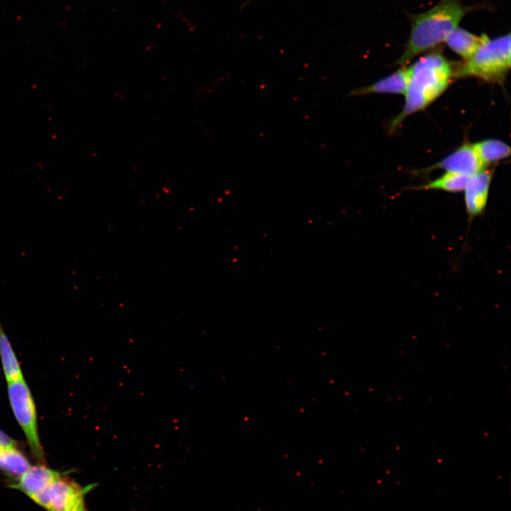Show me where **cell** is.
<instances>
[{
    "label": "cell",
    "instance_id": "cell-12",
    "mask_svg": "<svg viewBox=\"0 0 511 511\" xmlns=\"http://www.w3.org/2000/svg\"><path fill=\"white\" fill-rule=\"evenodd\" d=\"M31 466L26 456L16 447H0V470L6 474L18 478Z\"/></svg>",
    "mask_w": 511,
    "mask_h": 511
},
{
    "label": "cell",
    "instance_id": "cell-3",
    "mask_svg": "<svg viewBox=\"0 0 511 511\" xmlns=\"http://www.w3.org/2000/svg\"><path fill=\"white\" fill-rule=\"evenodd\" d=\"M510 69V35L488 38L468 59L454 68V77H476L501 83Z\"/></svg>",
    "mask_w": 511,
    "mask_h": 511
},
{
    "label": "cell",
    "instance_id": "cell-13",
    "mask_svg": "<svg viewBox=\"0 0 511 511\" xmlns=\"http://www.w3.org/2000/svg\"><path fill=\"white\" fill-rule=\"evenodd\" d=\"M473 146L485 166L510 155V147L506 143L497 139L483 140L473 143Z\"/></svg>",
    "mask_w": 511,
    "mask_h": 511
},
{
    "label": "cell",
    "instance_id": "cell-10",
    "mask_svg": "<svg viewBox=\"0 0 511 511\" xmlns=\"http://www.w3.org/2000/svg\"><path fill=\"white\" fill-rule=\"evenodd\" d=\"M489 38L485 34L478 35L462 28H456L446 39L447 45L463 60L470 58Z\"/></svg>",
    "mask_w": 511,
    "mask_h": 511
},
{
    "label": "cell",
    "instance_id": "cell-5",
    "mask_svg": "<svg viewBox=\"0 0 511 511\" xmlns=\"http://www.w3.org/2000/svg\"><path fill=\"white\" fill-rule=\"evenodd\" d=\"M92 486L82 488L60 474L33 501L48 511H89L84 497Z\"/></svg>",
    "mask_w": 511,
    "mask_h": 511
},
{
    "label": "cell",
    "instance_id": "cell-2",
    "mask_svg": "<svg viewBox=\"0 0 511 511\" xmlns=\"http://www.w3.org/2000/svg\"><path fill=\"white\" fill-rule=\"evenodd\" d=\"M454 68L453 62L437 52L421 56L412 64L410 67L405 105L391 121L389 131L392 133L405 118L424 109L436 99L454 77Z\"/></svg>",
    "mask_w": 511,
    "mask_h": 511
},
{
    "label": "cell",
    "instance_id": "cell-7",
    "mask_svg": "<svg viewBox=\"0 0 511 511\" xmlns=\"http://www.w3.org/2000/svg\"><path fill=\"white\" fill-rule=\"evenodd\" d=\"M493 175V169H485L469 177L463 190L466 212L469 222L485 211Z\"/></svg>",
    "mask_w": 511,
    "mask_h": 511
},
{
    "label": "cell",
    "instance_id": "cell-6",
    "mask_svg": "<svg viewBox=\"0 0 511 511\" xmlns=\"http://www.w3.org/2000/svg\"><path fill=\"white\" fill-rule=\"evenodd\" d=\"M436 168L471 177L486 169V166L480 160L473 144L464 143L438 163L423 171Z\"/></svg>",
    "mask_w": 511,
    "mask_h": 511
},
{
    "label": "cell",
    "instance_id": "cell-15",
    "mask_svg": "<svg viewBox=\"0 0 511 511\" xmlns=\"http://www.w3.org/2000/svg\"><path fill=\"white\" fill-rule=\"evenodd\" d=\"M16 441L0 429V447H16Z\"/></svg>",
    "mask_w": 511,
    "mask_h": 511
},
{
    "label": "cell",
    "instance_id": "cell-8",
    "mask_svg": "<svg viewBox=\"0 0 511 511\" xmlns=\"http://www.w3.org/2000/svg\"><path fill=\"white\" fill-rule=\"evenodd\" d=\"M60 473L45 464L31 466L21 476L18 478L14 488L21 490L31 500L42 493Z\"/></svg>",
    "mask_w": 511,
    "mask_h": 511
},
{
    "label": "cell",
    "instance_id": "cell-11",
    "mask_svg": "<svg viewBox=\"0 0 511 511\" xmlns=\"http://www.w3.org/2000/svg\"><path fill=\"white\" fill-rule=\"evenodd\" d=\"M0 357L7 383L23 379V373L0 320Z\"/></svg>",
    "mask_w": 511,
    "mask_h": 511
},
{
    "label": "cell",
    "instance_id": "cell-1",
    "mask_svg": "<svg viewBox=\"0 0 511 511\" xmlns=\"http://www.w3.org/2000/svg\"><path fill=\"white\" fill-rule=\"evenodd\" d=\"M473 9L461 0H441L426 11L410 16V31L397 64L405 66L420 53L445 42Z\"/></svg>",
    "mask_w": 511,
    "mask_h": 511
},
{
    "label": "cell",
    "instance_id": "cell-4",
    "mask_svg": "<svg viewBox=\"0 0 511 511\" xmlns=\"http://www.w3.org/2000/svg\"><path fill=\"white\" fill-rule=\"evenodd\" d=\"M8 383V395L13 414L21 427L32 455L38 463L45 464V456L38 433L35 402L24 379Z\"/></svg>",
    "mask_w": 511,
    "mask_h": 511
},
{
    "label": "cell",
    "instance_id": "cell-14",
    "mask_svg": "<svg viewBox=\"0 0 511 511\" xmlns=\"http://www.w3.org/2000/svg\"><path fill=\"white\" fill-rule=\"evenodd\" d=\"M470 177L451 172H446L439 177L428 183L414 187L413 189H438L448 192H459L465 189Z\"/></svg>",
    "mask_w": 511,
    "mask_h": 511
},
{
    "label": "cell",
    "instance_id": "cell-9",
    "mask_svg": "<svg viewBox=\"0 0 511 511\" xmlns=\"http://www.w3.org/2000/svg\"><path fill=\"white\" fill-rule=\"evenodd\" d=\"M410 77L409 67H402L391 75L378 80L377 82L351 91L350 97L366 95L368 94L378 93H405L407 86Z\"/></svg>",
    "mask_w": 511,
    "mask_h": 511
}]
</instances>
